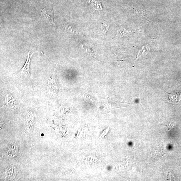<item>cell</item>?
<instances>
[{
  "instance_id": "obj_1",
  "label": "cell",
  "mask_w": 181,
  "mask_h": 181,
  "mask_svg": "<svg viewBox=\"0 0 181 181\" xmlns=\"http://www.w3.org/2000/svg\"><path fill=\"white\" fill-rule=\"evenodd\" d=\"M55 71L56 69H55L53 72L50 76L48 81L47 90L50 95H52L57 91L56 84L57 78L56 79Z\"/></svg>"
},
{
  "instance_id": "obj_2",
  "label": "cell",
  "mask_w": 181,
  "mask_h": 181,
  "mask_svg": "<svg viewBox=\"0 0 181 181\" xmlns=\"http://www.w3.org/2000/svg\"><path fill=\"white\" fill-rule=\"evenodd\" d=\"M41 15L44 20L55 25L53 21V12L51 8L47 7L44 9L42 11Z\"/></svg>"
},
{
  "instance_id": "obj_3",
  "label": "cell",
  "mask_w": 181,
  "mask_h": 181,
  "mask_svg": "<svg viewBox=\"0 0 181 181\" xmlns=\"http://www.w3.org/2000/svg\"><path fill=\"white\" fill-rule=\"evenodd\" d=\"M30 52H29L28 53L27 59L26 62L24 66L23 67L20 71V73H22L24 74L26 76L28 77H29L30 75V65L31 59L34 53H33L30 56Z\"/></svg>"
},
{
  "instance_id": "obj_4",
  "label": "cell",
  "mask_w": 181,
  "mask_h": 181,
  "mask_svg": "<svg viewBox=\"0 0 181 181\" xmlns=\"http://www.w3.org/2000/svg\"><path fill=\"white\" fill-rule=\"evenodd\" d=\"M168 97L171 103L176 104L181 99V93L174 92L171 94H169Z\"/></svg>"
},
{
  "instance_id": "obj_5",
  "label": "cell",
  "mask_w": 181,
  "mask_h": 181,
  "mask_svg": "<svg viewBox=\"0 0 181 181\" xmlns=\"http://www.w3.org/2000/svg\"><path fill=\"white\" fill-rule=\"evenodd\" d=\"M130 32L128 30L125 29H121L117 31V36L118 37H121L128 35Z\"/></svg>"
},
{
  "instance_id": "obj_6",
  "label": "cell",
  "mask_w": 181,
  "mask_h": 181,
  "mask_svg": "<svg viewBox=\"0 0 181 181\" xmlns=\"http://www.w3.org/2000/svg\"><path fill=\"white\" fill-rule=\"evenodd\" d=\"M109 26L110 25L108 23L105 22L102 24L101 29L102 33H103L104 34H106L109 28Z\"/></svg>"
},
{
  "instance_id": "obj_7",
  "label": "cell",
  "mask_w": 181,
  "mask_h": 181,
  "mask_svg": "<svg viewBox=\"0 0 181 181\" xmlns=\"http://www.w3.org/2000/svg\"><path fill=\"white\" fill-rule=\"evenodd\" d=\"M67 31L74 34L77 32V30L72 25H67L66 27Z\"/></svg>"
}]
</instances>
